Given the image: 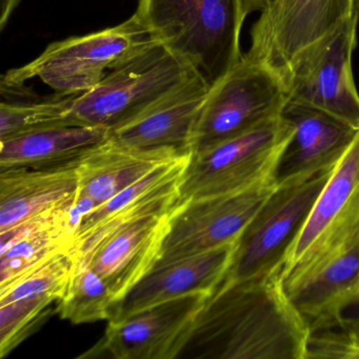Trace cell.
Returning a JSON list of instances; mask_svg holds the SVG:
<instances>
[{
    "mask_svg": "<svg viewBox=\"0 0 359 359\" xmlns=\"http://www.w3.org/2000/svg\"><path fill=\"white\" fill-rule=\"evenodd\" d=\"M311 335L287 294L280 266L219 285L199 315L188 346L207 358L306 359Z\"/></svg>",
    "mask_w": 359,
    "mask_h": 359,
    "instance_id": "1",
    "label": "cell"
},
{
    "mask_svg": "<svg viewBox=\"0 0 359 359\" xmlns=\"http://www.w3.org/2000/svg\"><path fill=\"white\" fill-rule=\"evenodd\" d=\"M245 0H138L135 18L153 41L186 62L210 88L243 58Z\"/></svg>",
    "mask_w": 359,
    "mask_h": 359,
    "instance_id": "2",
    "label": "cell"
},
{
    "mask_svg": "<svg viewBox=\"0 0 359 359\" xmlns=\"http://www.w3.org/2000/svg\"><path fill=\"white\" fill-rule=\"evenodd\" d=\"M193 73L165 46L149 39L93 89L75 96L70 123L112 131L163 100Z\"/></svg>",
    "mask_w": 359,
    "mask_h": 359,
    "instance_id": "3",
    "label": "cell"
},
{
    "mask_svg": "<svg viewBox=\"0 0 359 359\" xmlns=\"http://www.w3.org/2000/svg\"><path fill=\"white\" fill-rule=\"evenodd\" d=\"M294 127L283 114L255 129L191 154L178 186L177 203L224 196L276 182Z\"/></svg>",
    "mask_w": 359,
    "mask_h": 359,
    "instance_id": "4",
    "label": "cell"
},
{
    "mask_svg": "<svg viewBox=\"0 0 359 359\" xmlns=\"http://www.w3.org/2000/svg\"><path fill=\"white\" fill-rule=\"evenodd\" d=\"M359 236V131L332 170L283 258L289 291Z\"/></svg>",
    "mask_w": 359,
    "mask_h": 359,
    "instance_id": "5",
    "label": "cell"
},
{
    "mask_svg": "<svg viewBox=\"0 0 359 359\" xmlns=\"http://www.w3.org/2000/svg\"><path fill=\"white\" fill-rule=\"evenodd\" d=\"M151 39L135 15L127 22L85 36L51 43L26 66L8 71L1 90L18 91L25 83L39 79L60 96L79 95Z\"/></svg>",
    "mask_w": 359,
    "mask_h": 359,
    "instance_id": "6",
    "label": "cell"
},
{
    "mask_svg": "<svg viewBox=\"0 0 359 359\" xmlns=\"http://www.w3.org/2000/svg\"><path fill=\"white\" fill-rule=\"evenodd\" d=\"M287 102L281 75L266 62L243 54L241 62L210 88L193 137L192 154L280 116Z\"/></svg>",
    "mask_w": 359,
    "mask_h": 359,
    "instance_id": "7",
    "label": "cell"
},
{
    "mask_svg": "<svg viewBox=\"0 0 359 359\" xmlns=\"http://www.w3.org/2000/svg\"><path fill=\"white\" fill-rule=\"evenodd\" d=\"M358 12L302 50L285 76L289 100L323 111L359 130V94L353 79Z\"/></svg>",
    "mask_w": 359,
    "mask_h": 359,
    "instance_id": "8",
    "label": "cell"
},
{
    "mask_svg": "<svg viewBox=\"0 0 359 359\" xmlns=\"http://www.w3.org/2000/svg\"><path fill=\"white\" fill-rule=\"evenodd\" d=\"M332 170L304 182L277 186L237 241L232 264L220 285L262 276L283 266L287 247L310 213Z\"/></svg>",
    "mask_w": 359,
    "mask_h": 359,
    "instance_id": "9",
    "label": "cell"
},
{
    "mask_svg": "<svg viewBox=\"0 0 359 359\" xmlns=\"http://www.w3.org/2000/svg\"><path fill=\"white\" fill-rule=\"evenodd\" d=\"M210 295L191 293L108 320L104 335L83 358L173 359L192 338Z\"/></svg>",
    "mask_w": 359,
    "mask_h": 359,
    "instance_id": "10",
    "label": "cell"
},
{
    "mask_svg": "<svg viewBox=\"0 0 359 359\" xmlns=\"http://www.w3.org/2000/svg\"><path fill=\"white\" fill-rule=\"evenodd\" d=\"M276 188L273 182L234 194L176 203L156 264L237 243Z\"/></svg>",
    "mask_w": 359,
    "mask_h": 359,
    "instance_id": "11",
    "label": "cell"
},
{
    "mask_svg": "<svg viewBox=\"0 0 359 359\" xmlns=\"http://www.w3.org/2000/svg\"><path fill=\"white\" fill-rule=\"evenodd\" d=\"M356 12V0H273L252 28L247 54L285 81L302 50Z\"/></svg>",
    "mask_w": 359,
    "mask_h": 359,
    "instance_id": "12",
    "label": "cell"
},
{
    "mask_svg": "<svg viewBox=\"0 0 359 359\" xmlns=\"http://www.w3.org/2000/svg\"><path fill=\"white\" fill-rule=\"evenodd\" d=\"M174 207L123 224L76 255L104 279L117 302L156 264Z\"/></svg>",
    "mask_w": 359,
    "mask_h": 359,
    "instance_id": "13",
    "label": "cell"
},
{
    "mask_svg": "<svg viewBox=\"0 0 359 359\" xmlns=\"http://www.w3.org/2000/svg\"><path fill=\"white\" fill-rule=\"evenodd\" d=\"M209 91L205 81L193 73L148 110L110 131L111 138L142 150L192 154L193 137Z\"/></svg>",
    "mask_w": 359,
    "mask_h": 359,
    "instance_id": "14",
    "label": "cell"
},
{
    "mask_svg": "<svg viewBox=\"0 0 359 359\" xmlns=\"http://www.w3.org/2000/svg\"><path fill=\"white\" fill-rule=\"evenodd\" d=\"M281 114L293 125L294 134L277 169V186L304 182L333 169L359 131L323 111L291 100Z\"/></svg>",
    "mask_w": 359,
    "mask_h": 359,
    "instance_id": "15",
    "label": "cell"
},
{
    "mask_svg": "<svg viewBox=\"0 0 359 359\" xmlns=\"http://www.w3.org/2000/svg\"><path fill=\"white\" fill-rule=\"evenodd\" d=\"M236 247L237 243H229L203 253L155 264L117 302L111 319L123 318L142 309L187 294L211 296L224 281Z\"/></svg>",
    "mask_w": 359,
    "mask_h": 359,
    "instance_id": "16",
    "label": "cell"
},
{
    "mask_svg": "<svg viewBox=\"0 0 359 359\" xmlns=\"http://www.w3.org/2000/svg\"><path fill=\"white\" fill-rule=\"evenodd\" d=\"M287 292L312 333L337 327L359 299V236Z\"/></svg>",
    "mask_w": 359,
    "mask_h": 359,
    "instance_id": "17",
    "label": "cell"
},
{
    "mask_svg": "<svg viewBox=\"0 0 359 359\" xmlns=\"http://www.w3.org/2000/svg\"><path fill=\"white\" fill-rule=\"evenodd\" d=\"M79 165L0 169V231L76 197Z\"/></svg>",
    "mask_w": 359,
    "mask_h": 359,
    "instance_id": "18",
    "label": "cell"
},
{
    "mask_svg": "<svg viewBox=\"0 0 359 359\" xmlns=\"http://www.w3.org/2000/svg\"><path fill=\"white\" fill-rule=\"evenodd\" d=\"M75 198L0 231V287L58 252L73 250L74 234L69 226V212Z\"/></svg>",
    "mask_w": 359,
    "mask_h": 359,
    "instance_id": "19",
    "label": "cell"
},
{
    "mask_svg": "<svg viewBox=\"0 0 359 359\" xmlns=\"http://www.w3.org/2000/svg\"><path fill=\"white\" fill-rule=\"evenodd\" d=\"M110 137V130L58 125L0 140V169L79 165Z\"/></svg>",
    "mask_w": 359,
    "mask_h": 359,
    "instance_id": "20",
    "label": "cell"
},
{
    "mask_svg": "<svg viewBox=\"0 0 359 359\" xmlns=\"http://www.w3.org/2000/svg\"><path fill=\"white\" fill-rule=\"evenodd\" d=\"M182 155L187 154L163 149L132 148L110 136L79 163V191L102 205L155 168Z\"/></svg>",
    "mask_w": 359,
    "mask_h": 359,
    "instance_id": "21",
    "label": "cell"
},
{
    "mask_svg": "<svg viewBox=\"0 0 359 359\" xmlns=\"http://www.w3.org/2000/svg\"><path fill=\"white\" fill-rule=\"evenodd\" d=\"M117 300L104 279L85 262L77 257L72 278L66 293L55 306L64 320L74 325L109 320Z\"/></svg>",
    "mask_w": 359,
    "mask_h": 359,
    "instance_id": "22",
    "label": "cell"
},
{
    "mask_svg": "<svg viewBox=\"0 0 359 359\" xmlns=\"http://www.w3.org/2000/svg\"><path fill=\"white\" fill-rule=\"evenodd\" d=\"M77 264L72 249L58 252L6 287H0V304L32 296H50L62 299Z\"/></svg>",
    "mask_w": 359,
    "mask_h": 359,
    "instance_id": "23",
    "label": "cell"
},
{
    "mask_svg": "<svg viewBox=\"0 0 359 359\" xmlns=\"http://www.w3.org/2000/svg\"><path fill=\"white\" fill-rule=\"evenodd\" d=\"M75 96H60L47 102H1L0 140L58 125H72L70 112Z\"/></svg>",
    "mask_w": 359,
    "mask_h": 359,
    "instance_id": "24",
    "label": "cell"
},
{
    "mask_svg": "<svg viewBox=\"0 0 359 359\" xmlns=\"http://www.w3.org/2000/svg\"><path fill=\"white\" fill-rule=\"evenodd\" d=\"M57 304L50 296H32L0 304V357L9 355L32 335Z\"/></svg>",
    "mask_w": 359,
    "mask_h": 359,
    "instance_id": "25",
    "label": "cell"
},
{
    "mask_svg": "<svg viewBox=\"0 0 359 359\" xmlns=\"http://www.w3.org/2000/svg\"><path fill=\"white\" fill-rule=\"evenodd\" d=\"M308 358L359 359V334L339 327L312 333Z\"/></svg>",
    "mask_w": 359,
    "mask_h": 359,
    "instance_id": "26",
    "label": "cell"
},
{
    "mask_svg": "<svg viewBox=\"0 0 359 359\" xmlns=\"http://www.w3.org/2000/svg\"><path fill=\"white\" fill-rule=\"evenodd\" d=\"M20 0H0V28L3 30Z\"/></svg>",
    "mask_w": 359,
    "mask_h": 359,
    "instance_id": "27",
    "label": "cell"
},
{
    "mask_svg": "<svg viewBox=\"0 0 359 359\" xmlns=\"http://www.w3.org/2000/svg\"><path fill=\"white\" fill-rule=\"evenodd\" d=\"M272 1L273 0H245L250 13L253 11H264Z\"/></svg>",
    "mask_w": 359,
    "mask_h": 359,
    "instance_id": "28",
    "label": "cell"
},
{
    "mask_svg": "<svg viewBox=\"0 0 359 359\" xmlns=\"http://www.w3.org/2000/svg\"><path fill=\"white\" fill-rule=\"evenodd\" d=\"M340 327L353 332V333L359 334V318H344V320L340 323Z\"/></svg>",
    "mask_w": 359,
    "mask_h": 359,
    "instance_id": "29",
    "label": "cell"
},
{
    "mask_svg": "<svg viewBox=\"0 0 359 359\" xmlns=\"http://www.w3.org/2000/svg\"><path fill=\"white\" fill-rule=\"evenodd\" d=\"M356 10H357V12H358V14H359V0H356Z\"/></svg>",
    "mask_w": 359,
    "mask_h": 359,
    "instance_id": "30",
    "label": "cell"
}]
</instances>
